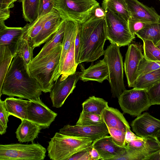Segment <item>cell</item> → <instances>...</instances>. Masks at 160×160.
I'll list each match as a JSON object with an SVG mask.
<instances>
[{
  "label": "cell",
  "instance_id": "obj_1",
  "mask_svg": "<svg viewBox=\"0 0 160 160\" xmlns=\"http://www.w3.org/2000/svg\"><path fill=\"white\" fill-rule=\"evenodd\" d=\"M0 96L17 97L29 100L40 97L42 88L37 80L27 72L19 54L13 58L0 89Z\"/></svg>",
  "mask_w": 160,
  "mask_h": 160
},
{
  "label": "cell",
  "instance_id": "obj_2",
  "mask_svg": "<svg viewBox=\"0 0 160 160\" xmlns=\"http://www.w3.org/2000/svg\"><path fill=\"white\" fill-rule=\"evenodd\" d=\"M106 31L105 17L99 18L93 14L81 24L78 64L94 62L104 55Z\"/></svg>",
  "mask_w": 160,
  "mask_h": 160
},
{
  "label": "cell",
  "instance_id": "obj_3",
  "mask_svg": "<svg viewBox=\"0 0 160 160\" xmlns=\"http://www.w3.org/2000/svg\"><path fill=\"white\" fill-rule=\"evenodd\" d=\"M62 48V44H59L44 57L33 58L29 65L31 75L38 82L43 92L51 91L59 63Z\"/></svg>",
  "mask_w": 160,
  "mask_h": 160
},
{
  "label": "cell",
  "instance_id": "obj_4",
  "mask_svg": "<svg viewBox=\"0 0 160 160\" xmlns=\"http://www.w3.org/2000/svg\"><path fill=\"white\" fill-rule=\"evenodd\" d=\"M93 142L89 138L68 136L56 132L48 142V156L52 160H68L75 153L91 146Z\"/></svg>",
  "mask_w": 160,
  "mask_h": 160
},
{
  "label": "cell",
  "instance_id": "obj_5",
  "mask_svg": "<svg viewBox=\"0 0 160 160\" xmlns=\"http://www.w3.org/2000/svg\"><path fill=\"white\" fill-rule=\"evenodd\" d=\"M54 8L62 18L82 24L100 6L96 0H55Z\"/></svg>",
  "mask_w": 160,
  "mask_h": 160
},
{
  "label": "cell",
  "instance_id": "obj_6",
  "mask_svg": "<svg viewBox=\"0 0 160 160\" xmlns=\"http://www.w3.org/2000/svg\"><path fill=\"white\" fill-rule=\"evenodd\" d=\"M120 47L111 43L105 50L103 59L108 71V78L112 96L118 98L126 90L123 80V65Z\"/></svg>",
  "mask_w": 160,
  "mask_h": 160
},
{
  "label": "cell",
  "instance_id": "obj_7",
  "mask_svg": "<svg viewBox=\"0 0 160 160\" xmlns=\"http://www.w3.org/2000/svg\"><path fill=\"white\" fill-rule=\"evenodd\" d=\"M46 149L39 143L0 145V160H43Z\"/></svg>",
  "mask_w": 160,
  "mask_h": 160
},
{
  "label": "cell",
  "instance_id": "obj_8",
  "mask_svg": "<svg viewBox=\"0 0 160 160\" xmlns=\"http://www.w3.org/2000/svg\"><path fill=\"white\" fill-rule=\"evenodd\" d=\"M105 12L107 39L120 47L129 45L135 37L130 32L128 22L116 14Z\"/></svg>",
  "mask_w": 160,
  "mask_h": 160
},
{
  "label": "cell",
  "instance_id": "obj_9",
  "mask_svg": "<svg viewBox=\"0 0 160 160\" xmlns=\"http://www.w3.org/2000/svg\"><path fill=\"white\" fill-rule=\"evenodd\" d=\"M118 102L124 113L137 117L152 105L147 90L133 88L126 90L119 96Z\"/></svg>",
  "mask_w": 160,
  "mask_h": 160
},
{
  "label": "cell",
  "instance_id": "obj_10",
  "mask_svg": "<svg viewBox=\"0 0 160 160\" xmlns=\"http://www.w3.org/2000/svg\"><path fill=\"white\" fill-rule=\"evenodd\" d=\"M82 72H77L60 81L58 78L54 83L50 92L52 106L57 108L61 107L68 96L71 93L80 79Z\"/></svg>",
  "mask_w": 160,
  "mask_h": 160
},
{
  "label": "cell",
  "instance_id": "obj_11",
  "mask_svg": "<svg viewBox=\"0 0 160 160\" xmlns=\"http://www.w3.org/2000/svg\"><path fill=\"white\" fill-rule=\"evenodd\" d=\"M57 116V114L44 104L40 97L30 100L27 108V119L42 129L48 128Z\"/></svg>",
  "mask_w": 160,
  "mask_h": 160
},
{
  "label": "cell",
  "instance_id": "obj_12",
  "mask_svg": "<svg viewBox=\"0 0 160 160\" xmlns=\"http://www.w3.org/2000/svg\"><path fill=\"white\" fill-rule=\"evenodd\" d=\"M59 132L68 136L89 138L93 141L109 134L104 122L96 125H66L59 129Z\"/></svg>",
  "mask_w": 160,
  "mask_h": 160
},
{
  "label": "cell",
  "instance_id": "obj_13",
  "mask_svg": "<svg viewBox=\"0 0 160 160\" xmlns=\"http://www.w3.org/2000/svg\"><path fill=\"white\" fill-rule=\"evenodd\" d=\"M128 151L134 154L138 160L160 150V143L154 136H138L126 143Z\"/></svg>",
  "mask_w": 160,
  "mask_h": 160
},
{
  "label": "cell",
  "instance_id": "obj_14",
  "mask_svg": "<svg viewBox=\"0 0 160 160\" xmlns=\"http://www.w3.org/2000/svg\"><path fill=\"white\" fill-rule=\"evenodd\" d=\"M144 57L141 48L137 45L132 43L128 45L125 55L124 67L129 88L133 87L137 79L139 64Z\"/></svg>",
  "mask_w": 160,
  "mask_h": 160
},
{
  "label": "cell",
  "instance_id": "obj_15",
  "mask_svg": "<svg viewBox=\"0 0 160 160\" xmlns=\"http://www.w3.org/2000/svg\"><path fill=\"white\" fill-rule=\"evenodd\" d=\"M131 126L137 136L144 137L154 136L160 130V120L145 112L137 116L132 122Z\"/></svg>",
  "mask_w": 160,
  "mask_h": 160
},
{
  "label": "cell",
  "instance_id": "obj_16",
  "mask_svg": "<svg viewBox=\"0 0 160 160\" xmlns=\"http://www.w3.org/2000/svg\"><path fill=\"white\" fill-rule=\"evenodd\" d=\"M92 146L98 151L100 160H111L123 154L127 148L120 147L112 141L111 136H103L94 141Z\"/></svg>",
  "mask_w": 160,
  "mask_h": 160
},
{
  "label": "cell",
  "instance_id": "obj_17",
  "mask_svg": "<svg viewBox=\"0 0 160 160\" xmlns=\"http://www.w3.org/2000/svg\"><path fill=\"white\" fill-rule=\"evenodd\" d=\"M130 17L149 22H160V15L154 8L138 0H126Z\"/></svg>",
  "mask_w": 160,
  "mask_h": 160
},
{
  "label": "cell",
  "instance_id": "obj_18",
  "mask_svg": "<svg viewBox=\"0 0 160 160\" xmlns=\"http://www.w3.org/2000/svg\"><path fill=\"white\" fill-rule=\"evenodd\" d=\"M64 19L58 12L45 22L42 30L30 44L34 48L46 42L58 30Z\"/></svg>",
  "mask_w": 160,
  "mask_h": 160
},
{
  "label": "cell",
  "instance_id": "obj_19",
  "mask_svg": "<svg viewBox=\"0 0 160 160\" xmlns=\"http://www.w3.org/2000/svg\"><path fill=\"white\" fill-rule=\"evenodd\" d=\"M22 33V28L8 27L0 25V45L8 47L14 57L18 42Z\"/></svg>",
  "mask_w": 160,
  "mask_h": 160
},
{
  "label": "cell",
  "instance_id": "obj_20",
  "mask_svg": "<svg viewBox=\"0 0 160 160\" xmlns=\"http://www.w3.org/2000/svg\"><path fill=\"white\" fill-rule=\"evenodd\" d=\"M108 76L107 64L103 59L82 71L80 79L84 82L92 81L102 83L104 80H108Z\"/></svg>",
  "mask_w": 160,
  "mask_h": 160
},
{
  "label": "cell",
  "instance_id": "obj_21",
  "mask_svg": "<svg viewBox=\"0 0 160 160\" xmlns=\"http://www.w3.org/2000/svg\"><path fill=\"white\" fill-rule=\"evenodd\" d=\"M64 22L65 30L62 50L57 73L54 78L56 76L60 69L66 55L73 41L76 38L78 28L80 24L68 19H65Z\"/></svg>",
  "mask_w": 160,
  "mask_h": 160
},
{
  "label": "cell",
  "instance_id": "obj_22",
  "mask_svg": "<svg viewBox=\"0 0 160 160\" xmlns=\"http://www.w3.org/2000/svg\"><path fill=\"white\" fill-rule=\"evenodd\" d=\"M102 117L108 127L115 128L125 132L127 128H130L123 114L117 109L108 106L105 109Z\"/></svg>",
  "mask_w": 160,
  "mask_h": 160
},
{
  "label": "cell",
  "instance_id": "obj_23",
  "mask_svg": "<svg viewBox=\"0 0 160 160\" xmlns=\"http://www.w3.org/2000/svg\"><path fill=\"white\" fill-rule=\"evenodd\" d=\"M42 129L36 124L28 119L21 120V122L15 132L18 141L23 143L33 142L38 137Z\"/></svg>",
  "mask_w": 160,
  "mask_h": 160
},
{
  "label": "cell",
  "instance_id": "obj_24",
  "mask_svg": "<svg viewBox=\"0 0 160 160\" xmlns=\"http://www.w3.org/2000/svg\"><path fill=\"white\" fill-rule=\"evenodd\" d=\"M4 101L6 111L9 116H13L21 120L27 119V108L30 100L10 97L7 98Z\"/></svg>",
  "mask_w": 160,
  "mask_h": 160
},
{
  "label": "cell",
  "instance_id": "obj_25",
  "mask_svg": "<svg viewBox=\"0 0 160 160\" xmlns=\"http://www.w3.org/2000/svg\"><path fill=\"white\" fill-rule=\"evenodd\" d=\"M57 12L55 9L50 13L38 17L31 22L26 24L22 28L21 37L28 40L30 43L42 30L45 22Z\"/></svg>",
  "mask_w": 160,
  "mask_h": 160
},
{
  "label": "cell",
  "instance_id": "obj_26",
  "mask_svg": "<svg viewBox=\"0 0 160 160\" xmlns=\"http://www.w3.org/2000/svg\"><path fill=\"white\" fill-rule=\"evenodd\" d=\"M102 8L116 14L127 22L130 18L126 0H103Z\"/></svg>",
  "mask_w": 160,
  "mask_h": 160
},
{
  "label": "cell",
  "instance_id": "obj_27",
  "mask_svg": "<svg viewBox=\"0 0 160 160\" xmlns=\"http://www.w3.org/2000/svg\"><path fill=\"white\" fill-rule=\"evenodd\" d=\"M136 35L142 41H150L156 45L160 42V22L148 23L137 32Z\"/></svg>",
  "mask_w": 160,
  "mask_h": 160
},
{
  "label": "cell",
  "instance_id": "obj_28",
  "mask_svg": "<svg viewBox=\"0 0 160 160\" xmlns=\"http://www.w3.org/2000/svg\"><path fill=\"white\" fill-rule=\"evenodd\" d=\"M82 111L102 116L105 109L108 107V102L102 98L92 96L82 104Z\"/></svg>",
  "mask_w": 160,
  "mask_h": 160
},
{
  "label": "cell",
  "instance_id": "obj_29",
  "mask_svg": "<svg viewBox=\"0 0 160 160\" xmlns=\"http://www.w3.org/2000/svg\"><path fill=\"white\" fill-rule=\"evenodd\" d=\"M34 48L28 40L21 37L18 42L16 51V54H18L20 56L25 68L29 74L31 76L28 66L33 58Z\"/></svg>",
  "mask_w": 160,
  "mask_h": 160
},
{
  "label": "cell",
  "instance_id": "obj_30",
  "mask_svg": "<svg viewBox=\"0 0 160 160\" xmlns=\"http://www.w3.org/2000/svg\"><path fill=\"white\" fill-rule=\"evenodd\" d=\"M65 22H62L58 30L46 42L39 53L33 58L37 59L44 57L60 44H62L65 30Z\"/></svg>",
  "mask_w": 160,
  "mask_h": 160
},
{
  "label": "cell",
  "instance_id": "obj_31",
  "mask_svg": "<svg viewBox=\"0 0 160 160\" xmlns=\"http://www.w3.org/2000/svg\"><path fill=\"white\" fill-rule=\"evenodd\" d=\"M160 82V68L147 73L138 78L133 88L148 90Z\"/></svg>",
  "mask_w": 160,
  "mask_h": 160
},
{
  "label": "cell",
  "instance_id": "obj_32",
  "mask_svg": "<svg viewBox=\"0 0 160 160\" xmlns=\"http://www.w3.org/2000/svg\"><path fill=\"white\" fill-rule=\"evenodd\" d=\"M14 57V56L8 46L0 45V89Z\"/></svg>",
  "mask_w": 160,
  "mask_h": 160
},
{
  "label": "cell",
  "instance_id": "obj_33",
  "mask_svg": "<svg viewBox=\"0 0 160 160\" xmlns=\"http://www.w3.org/2000/svg\"><path fill=\"white\" fill-rule=\"evenodd\" d=\"M40 0H19L22 3L24 20L31 22L37 18Z\"/></svg>",
  "mask_w": 160,
  "mask_h": 160
},
{
  "label": "cell",
  "instance_id": "obj_34",
  "mask_svg": "<svg viewBox=\"0 0 160 160\" xmlns=\"http://www.w3.org/2000/svg\"><path fill=\"white\" fill-rule=\"evenodd\" d=\"M102 116L82 111L76 125H96L103 123Z\"/></svg>",
  "mask_w": 160,
  "mask_h": 160
},
{
  "label": "cell",
  "instance_id": "obj_35",
  "mask_svg": "<svg viewBox=\"0 0 160 160\" xmlns=\"http://www.w3.org/2000/svg\"><path fill=\"white\" fill-rule=\"evenodd\" d=\"M143 41L144 57L148 60L160 61V50L150 41Z\"/></svg>",
  "mask_w": 160,
  "mask_h": 160
},
{
  "label": "cell",
  "instance_id": "obj_36",
  "mask_svg": "<svg viewBox=\"0 0 160 160\" xmlns=\"http://www.w3.org/2000/svg\"><path fill=\"white\" fill-rule=\"evenodd\" d=\"M159 68H160V61L148 60L144 57L138 65L137 72V79L147 73Z\"/></svg>",
  "mask_w": 160,
  "mask_h": 160
},
{
  "label": "cell",
  "instance_id": "obj_37",
  "mask_svg": "<svg viewBox=\"0 0 160 160\" xmlns=\"http://www.w3.org/2000/svg\"><path fill=\"white\" fill-rule=\"evenodd\" d=\"M109 134L111 136L113 142L117 145L121 147L126 146V132L115 128L108 127Z\"/></svg>",
  "mask_w": 160,
  "mask_h": 160
},
{
  "label": "cell",
  "instance_id": "obj_38",
  "mask_svg": "<svg viewBox=\"0 0 160 160\" xmlns=\"http://www.w3.org/2000/svg\"><path fill=\"white\" fill-rule=\"evenodd\" d=\"M152 22L130 17L128 21L129 31L131 33L135 36L136 33L143 28L147 24Z\"/></svg>",
  "mask_w": 160,
  "mask_h": 160
},
{
  "label": "cell",
  "instance_id": "obj_39",
  "mask_svg": "<svg viewBox=\"0 0 160 160\" xmlns=\"http://www.w3.org/2000/svg\"><path fill=\"white\" fill-rule=\"evenodd\" d=\"M55 0H40L38 17L51 12L54 9Z\"/></svg>",
  "mask_w": 160,
  "mask_h": 160
},
{
  "label": "cell",
  "instance_id": "obj_40",
  "mask_svg": "<svg viewBox=\"0 0 160 160\" xmlns=\"http://www.w3.org/2000/svg\"><path fill=\"white\" fill-rule=\"evenodd\" d=\"M152 105H160V82L147 90Z\"/></svg>",
  "mask_w": 160,
  "mask_h": 160
},
{
  "label": "cell",
  "instance_id": "obj_41",
  "mask_svg": "<svg viewBox=\"0 0 160 160\" xmlns=\"http://www.w3.org/2000/svg\"><path fill=\"white\" fill-rule=\"evenodd\" d=\"M92 148L91 145L86 149L75 153L68 160H90V152Z\"/></svg>",
  "mask_w": 160,
  "mask_h": 160
},
{
  "label": "cell",
  "instance_id": "obj_42",
  "mask_svg": "<svg viewBox=\"0 0 160 160\" xmlns=\"http://www.w3.org/2000/svg\"><path fill=\"white\" fill-rule=\"evenodd\" d=\"M9 115L6 111L4 104V101L0 99V125L6 128L8 127L7 123L8 121Z\"/></svg>",
  "mask_w": 160,
  "mask_h": 160
},
{
  "label": "cell",
  "instance_id": "obj_43",
  "mask_svg": "<svg viewBox=\"0 0 160 160\" xmlns=\"http://www.w3.org/2000/svg\"><path fill=\"white\" fill-rule=\"evenodd\" d=\"M81 24L79 25L75 41V61L78 65L79 54L80 47V28Z\"/></svg>",
  "mask_w": 160,
  "mask_h": 160
},
{
  "label": "cell",
  "instance_id": "obj_44",
  "mask_svg": "<svg viewBox=\"0 0 160 160\" xmlns=\"http://www.w3.org/2000/svg\"><path fill=\"white\" fill-rule=\"evenodd\" d=\"M17 0H0V9H10L14 7V3Z\"/></svg>",
  "mask_w": 160,
  "mask_h": 160
},
{
  "label": "cell",
  "instance_id": "obj_45",
  "mask_svg": "<svg viewBox=\"0 0 160 160\" xmlns=\"http://www.w3.org/2000/svg\"><path fill=\"white\" fill-rule=\"evenodd\" d=\"M10 11L8 9H0V25L4 24V21L9 18Z\"/></svg>",
  "mask_w": 160,
  "mask_h": 160
},
{
  "label": "cell",
  "instance_id": "obj_46",
  "mask_svg": "<svg viewBox=\"0 0 160 160\" xmlns=\"http://www.w3.org/2000/svg\"><path fill=\"white\" fill-rule=\"evenodd\" d=\"M138 136L131 131L130 128H127L125 136L126 143L130 142Z\"/></svg>",
  "mask_w": 160,
  "mask_h": 160
},
{
  "label": "cell",
  "instance_id": "obj_47",
  "mask_svg": "<svg viewBox=\"0 0 160 160\" xmlns=\"http://www.w3.org/2000/svg\"><path fill=\"white\" fill-rule=\"evenodd\" d=\"M160 160L159 150L156 151L144 158L143 160Z\"/></svg>",
  "mask_w": 160,
  "mask_h": 160
},
{
  "label": "cell",
  "instance_id": "obj_48",
  "mask_svg": "<svg viewBox=\"0 0 160 160\" xmlns=\"http://www.w3.org/2000/svg\"><path fill=\"white\" fill-rule=\"evenodd\" d=\"M90 160H98L100 159V156L98 151L92 146L90 152Z\"/></svg>",
  "mask_w": 160,
  "mask_h": 160
},
{
  "label": "cell",
  "instance_id": "obj_49",
  "mask_svg": "<svg viewBox=\"0 0 160 160\" xmlns=\"http://www.w3.org/2000/svg\"><path fill=\"white\" fill-rule=\"evenodd\" d=\"M95 16L101 18L105 17V12L101 7L99 6L95 10L93 14Z\"/></svg>",
  "mask_w": 160,
  "mask_h": 160
},
{
  "label": "cell",
  "instance_id": "obj_50",
  "mask_svg": "<svg viewBox=\"0 0 160 160\" xmlns=\"http://www.w3.org/2000/svg\"><path fill=\"white\" fill-rule=\"evenodd\" d=\"M7 128L6 127L0 125V134L1 135H3L6 133Z\"/></svg>",
  "mask_w": 160,
  "mask_h": 160
},
{
  "label": "cell",
  "instance_id": "obj_51",
  "mask_svg": "<svg viewBox=\"0 0 160 160\" xmlns=\"http://www.w3.org/2000/svg\"><path fill=\"white\" fill-rule=\"evenodd\" d=\"M154 136L156 137L158 141L160 143V130L156 133Z\"/></svg>",
  "mask_w": 160,
  "mask_h": 160
},
{
  "label": "cell",
  "instance_id": "obj_52",
  "mask_svg": "<svg viewBox=\"0 0 160 160\" xmlns=\"http://www.w3.org/2000/svg\"><path fill=\"white\" fill-rule=\"evenodd\" d=\"M156 47L160 50V42L156 45Z\"/></svg>",
  "mask_w": 160,
  "mask_h": 160
},
{
  "label": "cell",
  "instance_id": "obj_53",
  "mask_svg": "<svg viewBox=\"0 0 160 160\" xmlns=\"http://www.w3.org/2000/svg\"><path fill=\"white\" fill-rule=\"evenodd\" d=\"M159 1H160V0H158Z\"/></svg>",
  "mask_w": 160,
  "mask_h": 160
}]
</instances>
